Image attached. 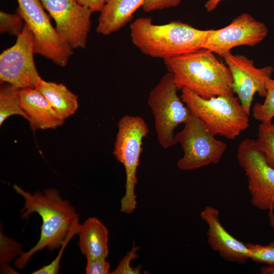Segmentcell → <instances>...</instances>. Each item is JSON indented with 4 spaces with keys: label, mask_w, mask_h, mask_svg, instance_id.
I'll return each mask as SVG.
<instances>
[{
    "label": "cell",
    "mask_w": 274,
    "mask_h": 274,
    "mask_svg": "<svg viewBox=\"0 0 274 274\" xmlns=\"http://www.w3.org/2000/svg\"><path fill=\"white\" fill-rule=\"evenodd\" d=\"M36 88L45 96L61 119L64 120L77 110L78 96L63 84L41 79Z\"/></svg>",
    "instance_id": "obj_18"
},
{
    "label": "cell",
    "mask_w": 274,
    "mask_h": 274,
    "mask_svg": "<svg viewBox=\"0 0 274 274\" xmlns=\"http://www.w3.org/2000/svg\"><path fill=\"white\" fill-rule=\"evenodd\" d=\"M182 0H145L142 8L145 12H149L175 7Z\"/></svg>",
    "instance_id": "obj_28"
},
{
    "label": "cell",
    "mask_w": 274,
    "mask_h": 274,
    "mask_svg": "<svg viewBox=\"0 0 274 274\" xmlns=\"http://www.w3.org/2000/svg\"><path fill=\"white\" fill-rule=\"evenodd\" d=\"M273 211H268V218L270 227L274 230V213Z\"/></svg>",
    "instance_id": "obj_32"
},
{
    "label": "cell",
    "mask_w": 274,
    "mask_h": 274,
    "mask_svg": "<svg viewBox=\"0 0 274 274\" xmlns=\"http://www.w3.org/2000/svg\"><path fill=\"white\" fill-rule=\"evenodd\" d=\"M236 156L248 179L251 204L261 211H273L274 168L257 147L255 140H242Z\"/></svg>",
    "instance_id": "obj_9"
},
{
    "label": "cell",
    "mask_w": 274,
    "mask_h": 274,
    "mask_svg": "<svg viewBox=\"0 0 274 274\" xmlns=\"http://www.w3.org/2000/svg\"><path fill=\"white\" fill-rule=\"evenodd\" d=\"M80 225L78 217L74 221L72 228L60 248V251L57 257L50 264L44 265L41 268L33 271L32 272V274H56L59 273L60 261L64 248L70 240L75 234L78 233Z\"/></svg>",
    "instance_id": "obj_24"
},
{
    "label": "cell",
    "mask_w": 274,
    "mask_h": 274,
    "mask_svg": "<svg viewBox=\"0 0 274 274\" xmlns=\"http://www.w3.org/2000/svg\"><path fill=\"white\" fill-rule=\"evenodd\" d=\"M55 22L57 32L73 49H84L87 44L92 12L77 0H40Z\"/></svg>",
    "instance_id": "obj_12"
},
{
    "label": "cell",
    "mask_w": 274,
    "mask_h": 274,
    "mask_svg": "<svg viewBox=\"0 0 274 274\" xmlns=\"http://www.w3.org/2000/svg\"><path fill=\"white\" fill-rule=\"evenodd\" d=\"M82 6L89 9L92 13L100 12L106 0H77Z\"/></svg>",
    "instance_id": "obj_29"
},
{
    "label": "cell",
    "mask_w": 274,
    "mask_h": 274,
    "mask_svg": "<svg viewBox=\"0 0 274 274\" xmlns=\"http://www.w3.org/2000/svg\"><path fill=\"white\" fill-rule=\"evenodd\" d=\"M200 216L208 225L207 241L214 251L229 262L244 264L250 259L246 244L235 238L224 228L217 208L207 206L200 212Z\"/></svg>",
    "instance_id": "obj_14"
},
{
    "label": "cell",
    "mask_w": 274,
    "mask_h": 274,
    "mask_svg": "<svg viewBox=\"0 0 274 274\" xmlns=\"http://www.w3.org/2000/svg\"><path fill=\"white\" fill-rule=\"evenodd\" d=\"M2 229L1 224V273H18L17 271L11 266V263L15 257H18L24 252L22 250V245L15 239L5 235Z\"/></svg>",
    "instance_id": "obj_20"
},
{
    "label": "cell",
    "mask_w": 274,
    "mask_h": 274,
    "mask_svg": "<svg viewBox=\"0 0 274 274\" xmlns=\"http://www.w3.org/2000/svg\"><path fill=\"white\" fill-rule=\"evenodd\" d=\"M145 0H106L100 12L96 31L108 36L125 26Z\"/></svg>",
    "instance_id": "obj_16"
},
{
    "label": "cell",
    "mask_w": 274,
    "mask_h": 274,
    "mask_svg": "<svg viewBox=\"0 0 274 274\" xmlns=\"http://www.w3.org/2000/svg\"><path fill=\"white\" fill-rule=\"evenodd\" d=\"M139 247H133L127 254L121 260L117 267L112 272L113 274H139L141 273L142 266L133 267L130 265V262L138 258L137 251Z\"/></svg>",
    "instance_id": "obj_26"
},
{
    "label": "cell",
    "mask_w": 274,
    "mask_h": 274,
    "mask_svg": "<svg viewBox=\"0 0 274 274\" xmlns=\"http://www.w3.org/2000/svg\"><path fill=\"white\" fill-rule=\"evenodd\" d=\"M267 33L264 23L244 13L222 28L208 30L202 48L223 57L235 47H253L259 44Z\"/></svg>",
    "instance_id": "obj_11"
},
{
    "label": "cell",
    "mask_w": 274,
    "mask_h": 274,
    "mask_svg": "<svg viewBox=\"0 0 274 274\" xmlns=\"http://www.w3.org/2000/svg\"><path fill=\"white\" fill-rule=\"evenodd\" d=\"M15 44L0 55L1 84H9L19 89L36 88L42 79L34 60L33 35L25 24Z\"/></svg>",
    "instance_id": "obj_10"
},
{
    "label": "cell",
    "mask_w": 274,
    "mask_h": 274,
    "mask_svg": "<svg viewBox=\"0 0 274 274\" xmlns=\"http://www.w3.org/2000/svg\"><path fill=\"white\" fill-rule=\"evenodd\" d=\"M233 81V90L245 111L250 116L254 96L261 97L266 94V85L273 72L272 66L256 67L253 60L243 55L231 52L223 57Z\"/></svg>",
    "instance_id": "obj_13"
},
{
    "label": "cell",
    "mask_w": 274,
    "mask_h": 274,
    "mask_svg": "<svg viewBox=\"0 0 274 274\" xmlns=\"http://www.w3.org/2000/svg\"><path fill=\"white\" fill-rule=\"evenodd\" d=\"M19 89L7 83L1 84L0 88V125L9 117L17 115L27 120L19 98Z\"/></svg>",
    "instance_id": "obj_19"
},
{
    "label": "cell",
    "mask_w": 274,
    "mask_h": 274,
    "mask_svg": "<svg viewBox=\"0 0 274 274\" xmlns=\"http://www.w3.org/2000/svg\"><path fill=\"white\" fill-rule=\"evenodd\" d=\"M79 246L87 259L106 258L109 255V230L97 218L91 217L81 224L78 233Z\"/></svg>",
    "instance_id": "obj_17"
},
{
    "label": "cell",
    "mask_w": 274,
    "mask_h": 274,
    "mask_svg": "<svg viewBox=\"0 0 274 274\" xmlns=\"http://www.w3.org/2000/svg\"><path fill=\"white\" fill-rule=\"evenodd\" d=\"M19 98L33 131L56 129L63 124L64 120L57 115L47 99L36 88L19 89Z\"/></svg>",
    "instance_id": "obj_15"
},
{
    "label": "cell",
    "mask_w": 274,
    "mask_h": 274,
    "mask_svg": "<svg viewBox=\"0 0 274 274\" xmlns=\"http://www.w3.org/2000/svg\"><path fill=\"white\" fill-rule=\"evenodd\" d=\"M252 115L261 122L272 120L274 117V80H269L266 85V94L262 104L256 103L252 108Z\"/></svg>",
    "instance_id": "obj_22"
},
{
    "label": "cell",
    "mask_w": 274,
    "mask_h": 274,
    "mask_svg": "<svg viewBox=\"0 0 274 274\" xmlns=\"http://www.w3.org/2000/svg\"><path fill=\"white\" fill-rule=\"evenodd\" d=\"M208 32L179 21L155 24L150 17H140L130 25L133 44L143 54L163 60L202 48Z\"/></svg>",
    "instance_id": "obj_3"
},
{
    "label": "cell",
    "mask_w": 274,
    "mask_h": 274,
    "mask_svg": "<svg viewBox=\"0 0 274 274\" xmlns=\"http://www.w3.org/2000/svg\"><path fill=\"white\" fill-rule=\"evenodd\" d=\"M178 90L172 74L167 72L162 76L148 96V105L154 116L157 139L164 149L177 144L175 130L180 124L184 123L191 114L178 95Z\"/></svg>",
    "instance_id": "obj_6"
},
{
    "label": "cell",
    "mask_w": 274,
    "mask_h": 274,
    "mask_svg": "<svg viewBox=\"0 0 274 274\" xmlns=\"http://www.w3.org/2000/svg\"><path fill=\"white\" fill-rule=\"evenodd\" d=\"M184 124L183 129L175 134L184 152L177 161L178 168L188 171L219 163L227 149L226 143L216 139L204 122L192 112Z\"/></svg>",
    "instance_id": "obj_7"
},
{
    "label": "cell",
    "mask_w": 274,
    "mask_h": 274,
    "mask_svg": "<svg viewBox=\"0 0 274 274\" xmlns=\"http://www.w3.org/2000/svg\"><path fill=\"white\" fill-rule=\"evenodd\" d=\"M163 60L179 90L186 88L205 98L234 95L228 67L208 49Z\"/></svg>",
    "instance_id": "obj_2"
},
{
    "label": "cell",
    "mask_w": 274,
    "mask_h": 274,
    "mask_svg": "<svg viewBox=\"0 0 274 274\" xmlns=\"http://www.w3.org/2000/svg\"><path fill=\"white\" fill-rule=\"evenodd\" d=\"M261 274H274V265H267L262 266L260 269Z\"/></svg>",
    "instance_id": "obj_31"
},
{
    "label": "cell",
    "mask_w": 274,
    "mask_h": 274,
    "mask_svg": "<svg viewBox=\"0 0 274 274\" xmlns=\"http://www.w3.org/2000/svg\"><path fill=\"white\" fill-rule=\"evenodd\" d=\"M181 92L183 101L215 135L234 140L250 126L249 115L234 95L205 98L186 88Z\"/></svg>",
    "instance_id": "obj_4"
},
{
    "label": "cell",
    "mask_w": 274,
    "mask_h": 274,
    "mask_svg": "<svg viewBox=\"0 0 274 274\" xmlns=\"http://www.w3.org/2000/svg\"><path fill=\"white\" fill-rule=\"evenodd\" d=\"M222 0H208L205 4V8L209 12L214 10Z\"/></svg>",
    "instance_id": "obj_30"
},
{
    "label": "cell",
    "mask_w": 274,
    "mask_h": 274,
    "mask_svg": "<svg viewBox=\"0 0 274 274\" xmlns=\"http://www.w3.org/2000/svg\"><path fill=\"white\" fill-rule=\"evenodd\" d=\"M257 147L263 153L268 163L274 168V123L261 122L258 128Z\"/></svg>",
    "instance_id": "obj_21"
},
{
    "label": "cell",
    "mask_w": 274,
    "mask_h": 274,
    "mask_svg": "<svg viewBox=\"0 0 274 274\" xmlns=\"http://www.w3.org/2000/svg\"><path fill=\"white\" fill-rule=\"evenodd\" d=\"M117 126L113 154L123 165L126 174L125 192L120 201V211L129 214L136 207L137 169L143 150V140L148 135L149 129L142 117L129 115L122 116Z\"/></svg>",
    "instance_id": "obj_5"
},
{
    "label": "cell",
    "mask_w": 274,
    "mask_h": 274,
    "mask_svg": "<svg viewBox=\"0 0 274 274\" xmlns=\"http://www.w3.org/2000/svg\"><path fill=\"white\" fill-rule=\"evenodd\" d=\"M249 251L250 259L267 265H274V242L266 245L246 243Z\"/></svg>",
    "instance_id": "obj_23"
},
{
    "label": "cell",
    "mask_w": 274,
    "mask_h": 274,
    "mask_svg": "<svg viewBox=\"0 0 274 274\" xmlns=\"http://www.w3.org/2000/svg\"><path fill=\"white\" fill-rule=\"evenodd\" d=\"M18 13L31 31L35 54L64 67L73 54V49L57 32L40 0H16Z\"/></svg>",
    "instance_id": "obj_8"
},
{
    "label": "cell",
    "mask_w": 274,
    "mask_h": 274,
    "mask_svg": "<svg viewBox=\"0 0 274 274\" xmlns=\"http://www.w3.org/2000/svg\"><path fill=\"white\" fill-rule=\"evenodd\" d=\"M22 17L18 14H10L0 12V31L17 36L23 30L25 25Z\"/></svg>",
    "instance_id": "obj_25"
},
{
    "label": "cell",
    "mask_w": 274,
    "mask_h": 274,
    "mask_svg": "<svg viewBox=\"0 0 274 274\" xmlns=\"http://www.w3.org/2000/svg\"><path fill=\"white\" fill-rule=\"evenodd\" d=\"M106 259V258L102 257L87 259L86 273H109L110 264Z\"/></svg>",
    "instance_id": "obj_27"
},
{
    "label": "cell",
    "mask_w": 274,
    "mask_h": 274,
    "mask_svg": "<svg viewBox=\"0 0 274 274\" xmlns=\"http://www.w3.org/2000/svg\"><path fill=\"white\" fill-rule=\"evenodd\" d=\"M13 188L25 200L21 210V218L28 219L30 214L36 213L41 217L42 225L40 238L36 245L23 252L14 262L19 269L26 266L30 257L37 252L47 249L50 251L60 248L79 215L75 208L55 188L45 189L43 193H33L14 185Z\"/></svg>",
    "instance_id": "obj_1"
}]
</instances>
